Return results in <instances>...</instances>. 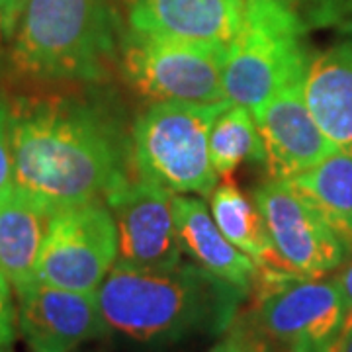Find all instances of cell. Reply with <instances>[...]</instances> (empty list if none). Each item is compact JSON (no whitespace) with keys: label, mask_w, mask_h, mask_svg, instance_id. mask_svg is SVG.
Returning a JSON list of instances; mask_svg holds the SVG:
<instances>
[{"label":"cell","mask_w":352,"mask_h":352,"mask_svg":"<svg viewBox=\"0 0 352 352\" xmlns=\"http://www.w3.org/2000/svg\"><path fill=\"white\" fill-rule=\"evenodd\" d=\"M51 215V210L16 188L0 200V272L14 289L36 280Z\"/></svg>","instance_id":"obj_17"},{"label":"cell","mask_w":352,"mask_h":352,"mask_svg":"<svg viewBox=\"0 0 352 352\" xmlns=\"http://www.w3.org/2000/svg\"><path fill=\"white\" fill-rule=\"evenodd\" d=\"M14 188L53 214L104 201L124 184L131 147L106 113L63 96L8 102Z\"/></svg>","instance_id":"obj_1"},{"label":"cell","mask_w":352,"mask_h":352,"mask_svg":"<svg viewBox=\"0 0 352 352\" xmlns=\"http://www.w3.org/2000/svg\"><path fill=\"white\" fill-rule=\"evenodd\" d=\"M210 159L215 175L229 178L243 163L264 164V149L254 116L241 104H227L210 131Z\"/></svg>","instance_id":"obj_19"},{"label":"cell","mask_w":352,"mask_h":352,"mask_svg":"<svg viewBox=\"0 0 352 352\" xmlns=\"http://www.w3.org/2000/svg\"><path fill=\"white\" fill-rule=\"evenodd\" d=\"M280 258L294 274L323 278L349 261L352 251L292 180L268 178L252 192Z\"/></svg>","instance_id":"obj_9"},{"label":"cell","mask_w":352,"mask_h":352,"mask_svg":"<svg viewBox=\"0 0 352 352\" xmlns=\"http://www.w3.org/2000/svg\"><path fill=\"white\" fill-rule=\"evenodd\" d=\"M227 47L129 30L120 41V67L127 85L155 102H226Z\"/></svg>","instance_id":"obj_6"},{"label":"cell","mask_w":352,"mask_h":352,"mask_svg":"<svg viewBox=\"0 0 352 352\" xmlns=\"http://www.w3.org/2000/svg\"><path fill=\"white\" fill-rule=\"evenodd\" d=\"M251 323L256 333L289 352H323L335 346L349 319L339 278H292L254 284Z\"/></svg>","instance_id":"obj_7"},{"label":"cell","mask_w":352,"mask_h":352,"mask_svg":"<svg viewBox=\"0 0 352 352\" xmlns=\"http://www.w3.org/2000/svg\"><path fill=\"white\" fill-rule=\"evenodd\" d=\"M323 352H333V349H329V351H323Z\"/></svg>","instance_id":"obj_27"},{"label":"cell","mask_w":352,"mask_h":352,"mask_svg":"<svg viewBox=\"0 0 352 352\" xmlns=\"http://www.w3.org/2000/svg\"><path fill=\"white\" fill-rule=\"evenodd\" d=\"M173 210L180 247L190 263L249 294L258 280V266L221 233L210 208L190 194H175Z\"/></svg>","instance_id":"obj_14"},{"label":"cell","mask_w":352,"mask_h":352,"mask_svg":"<svg viewBox=\"0 0 352 352\" xmlns=\"http://www.w3.org/2000/svg\"><path fill=\"white\" fill-rule=\"evenodd\" d=\"M118 261V231L106 201H88L51 215L36 280L96 294Z\"/></svg>","instance_id":"obj_8"},{"label":"cell","mask_w":352,"mask_h":352,"mask_svg":"<svg viewBox=\"0 0 352 352\" xmlns=\"http://www.w3.org/2000/svg\"><path fill=\"white\" fill-rule=\"evenodd\" d=\"M303 96L315 124L337 149L352 147V41L309 55Z\"/></svg>","instance_id":"obj_15"},{"label":"cell","mask_w":352,"mask_h":352,"mask_svg":"<svg viewBox=\"0 0 352 352\" xmlns=\"http://www.w3.org/2000/svg\"><path fill=\"white\" fill-rule=\"evenodd\" d=\"M333 352H352V315L346 319L342 333L333 346Z\"/></svg>","instance_id":"obj_25"},{"label":"cell","mask_w":352,"mask_h":352,"mask_svg":"<svg viewBox=\"0 0 352 352\" xmlns=\"http://www.w3.org/2000/svg\"><path fill=\"white\" fill-rule=\"evenodd\" d=\"M339 278L340 289H342V298H344V305H346V311L349 317L352 315V261L342 270V274Z\"/></svg>","instance_id":"obj_24"},{"label":"cell","mask_w":352,"mask_h":352,"mask_svg":"<svg viewBox=\"0 0 352 352\" xmlns=\"http://www.w3.org/2000/svg\"><path fill=\"white\" fill-rule=\"evenodd\" d=\"M210 352H276L272 342L254 329L237 327L226 335Z\"/></svg>","instance_id":"obj_21"},{"label":"cell","mask_w":352,"mask_h":352,"mask_svg":"<svg viewBox=\"0 0 352 352\" xmlns=\"http://www.w3.org/2000/svg\"><path fill=\"white\" fill-rule=\"evenodd\" d=\"M247 0H131L129 30L166 38L229 45Z\"/></svg>","instance_id":"obj_13"},{"label":"cell","mask_w":352,"mask_h":352,"mask_svg":"<svg viewBox=\"0 0 352 352\" xmlns=\"http://www.w3.org/2000/svg\"><path fill=\"white\" fill-rule=\"evenodd\" d=\"M18 331V311L12 300V284L0 272V352H10Z\"/></svg>","instance_id":"obj_20"},{"label":"cell","mask_w":352,"mask_h":352,"mask_svg":"<svg viewBox=\"0 0 352 352\" xmlns=\"http://www.w3.org/2000/svg\"><path fill=\"white\" fill-rule=\"evenodd\" d=\"M286 2H288V4H292V2H298V0H286Z\"/></svg>","instance_id":"obj_26"},{"label":"cell","mask_w":352,"mask_h":352,"mask_svg":"<svg viewBox=\"0 0 352 352\" xmlns=\"http://www.w3.org/2000/svg\"><path fill=\"white\" fill-rule=\"evenodd\" d=\"M25 0H0V41H10L20 22Z\"/></svg>","instance_id":"obj_23"},{"label":"cell","mask_w":352,"mask_h":352,"mask_svg":"<svg viewBox=\"0 0 352 352\" xmlns=\"http://www.w3.org/2000/svg\"><path fill=\"white\" fill-rule=\"evenodd\" d=\"M14 292L18 331L32 352H75L108 333L96 294L55 288L39 280Z\"/></svg>","instance_id":"obj_11"},{"label":"cell","mask_w":352,"mask_h":352,"mask_svg":"<svg viewBox=\"0 0 352 352\" xmlns=\"http://www.w3.org/2000/svg\"><path fill=\"white\" fill-rule=\"evenodd\" d=\"M249 294L198 264L141 268L116 261L96 292L108 331L138 342L223 333Z\"/></svg>","instance_id":"obj_2"},{"label":"cell","mask_w":352,"mask_h":352,"mask_svg":"<svg viewBox=\"0 0 352 352\" xmlns=\"http://www.w3.org/2000/svg\"><path fill=\"white\" fill-rule=\"evenodd\" d=\"M292 182L352 251V147L333 151Z\"/></svg>","instance_id":"obj_18"},{"label":"cell","mask_w":352,"mask_h":352,"mask_svg":"<svg viewBox=\"0 0 352 352\" xmlns=\"http://www.w3.org/2000/svg\"><path fill=\"white\" fill-rule=\"evenodd\" d=\"M305 28L286 0H247L239 32L227 45L223 90L227 102L252 116L289 80L305 73Z\"/></svg>","instance_id":"obj_4"},{"label":"cell","mask_w":352,"mask_h":352,"mask_svg":"<svg viewBox=\"0 0 352 352\" xmlns=\"http://www.w3.org/2000/svg\"><path fill=\"white\" fill-rule=\"evenodd\" d=\"M116 0H25L10 47L18 75L94 82L120 50Z\"/></svg>","instance_id":"obj_3"},{"label":"cell","mask_w":352,"mask_h":352,"mask_svg":"<svg viewBox=\"0 0 352 352\" xmlns=\"http://www.w3.org/2000/svg\"><path fill=\"white\" fill-rule=\"evenodd\" d=\"M210 212L221 233L258 266V280L280 282L302 278L294 274L274 249L264 219L254 200L229 178H223L210 194Z\"/></svg>","instance_id":"obj_16"},{"label":"cell","mask_w":352,"mask_h":352,"mask_svg":"<svg viewBox=\"0 0 352 352\" xmlns=\"http://www.w3.org/2000/svg\"><path fill=\"white\" fill-rule=\"evenodd\" d=\"M173 196L143 178H127L106 196L118 231V261L141 268L182 263Z\"/></svg>","instance_id":"obj_10"},{"label":"cell","mask_w":352,"mask_h":352,"mask_svg":"<svg viewBox=\"0 0 352 352\" xmlns=\"http://www.w3.org/2000/svg\"><path fill=\"white\" fill-rule=\"evenodd\" d=\"M305 75V73H303ZM270 178L292 180L314 168L337 147L315 124L303 96V76L289 80L254 113Z\"/></svg>","instance_id":"obj_12"},{"label":"cell","mask_w":352,"mask_h":352,"mask_svg":"<svg viewBox=\"0 0 352 352\" xmlns=\"http://www.w3.org/2000/svg\"><path fill=\"white\" fill-rule=\"evenodd\" d=\"M229 102H155L131 129V161L139 178L170 194L210 196L217 178L210 131Z\"/></svg>","instance_id":"obj_5"},{"label":"cell","mask_w":352,"mask_h":352,"mask_svg":"<svg viewBox=\"0 0 352 352\" xmlns=\"http://www.w3.org/2000/svg\"><path fill=\"white\" fill-rule=\"evenodd\" d=\"M14 190L12 153L8 135V102L0 100V200Z\"/></svg>","instance_id":"obj_22"}]
</instances>
